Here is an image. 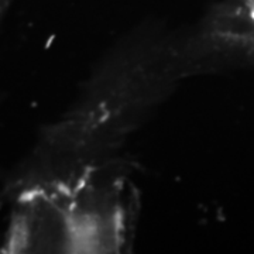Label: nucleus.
I'll return each mask as SVG.
<instances>
[{
    "instance_id": "obj_1",
    "label": "nucleus",
    "mask_w": 254,
    "mask_h": 254,
    "mask_svg": "<svg viewBox=\"0 0 254 254\" xmlns=\"http://www.w3.org/2000/svg\"><path fill=\"white\" fill-rule=\"evenodd\" d=\"M180 83L171 60L154 44L134 40L120 48L72 108L43 130L1 192L64 240L105 245L131 236L140 198L126 143Z\"/></svg>"
}]
</instances>
